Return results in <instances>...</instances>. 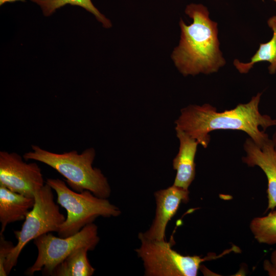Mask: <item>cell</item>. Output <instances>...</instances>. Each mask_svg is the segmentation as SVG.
<instances>
[{
  "instance_id": "obj_14",
  "label": "cell",
  "mask_w": 276,
  "mask_h": 276,
  "mask_svg": "<svg viewBox=\"0 0 276 276\" xmlns=\"http://www.w3.org/2000/svg\"><path fill=\"white\" fill-rule=\"evenodd\" d=\"M88 247L79 248L66 258L53 270L52 276H91L95 269L87 258Z\"/></svg>"
},
{
  "instance_id": "obj_3",
  "label": "cell",
  "mask_w": 276,
  "mask_h": 276,
  "mask_svg": "<svg viewBox=\"0 0 276 276\" xmlns=\"http://www.w3.org/2000/svg\"><path fill=\"white\" fill-rule=\"evenodd\" d=\"M32 150L25 153L26 160H34L44 163L62 175L73 190L81 192L90 191L95 196L107 199L111 188L101 170L93 167L96 152L89 148L79 154L76 150L56 153L32 145Z\"/></svg>"
},
{
  "instance_id": "obj_8",
  "label": "cell",
  "mask_w": 276,
  "mask_h": 276,
  "mask_svg": "<svg viewBox=\"0 0 276 276\" xmlns=\"http://www.w3.org/2000/svg\"><path fill=\"white\" fill-rule=\"evenodd\" d=\"M43 175L36 163H27L15 152L0 151V185L28 197L44 185Z\"/></svg>"
},
{
  "instance_id": "obj_21",
  "label": "cell",
  "mask_w": 276,
  "mask_h": 276,
  "mask_svg": "<svg viewBox=\"0 0 276 276\" xmlns=\"http://www.w3.org/2000/svg\"><path fill=\"white\" fill-rule=\"evenodd\" d=\"M17 1H21L25 2L26 0H0V5L2 6L7 3H13Z\"/></svg>"
},
{
  "instance_id": "obj_9",
  "label": "cell",
  "mask_w": 276,
  "mask_h": 276,
  "mask_svg": "<svg viewBox=\"0 0 276 276\" xmlns=\"http://www.w3.org/2000/svg\"><path fill=\"white\" fill-rule=\"evenodd\" d=\"M189 191L174 185L154 193L156 201V212L150 228L139 234L143 237L156 240H165L167 224L176 213L180 204L189 199Z\"/></svg>"
},
{
  "instance_id": "obj_6",
  "label": "cell",
  "mask_w": 276,
  "mask_h": 276,
  "mask_svg": "<svg viewBox=\"0 0 276 276\" xmlns=\"http://www.w3.org/2000/svg\"><path fill=\"white\" fill-rule=\"evenodd\" d=\"M141 245L135 249L143 263L146 276H196L202 262L217 258L183 256L172 248L171 242L146 239L140 234Z\"/></svg>"
},
{
  "instance_id": "obj_17",
  "label": "cell",
  "mask_w": 276,
  "mask_h": 276,
  "mask_svg": "<svg viewBox=\"0 0 276 276\" xmlns=\"http://www.w3.org/2000/svg\"><path fill=\"white\" fill-rule=\"evenodd\" d=\"M14 246L11 241L5 239L3 234H0V276L8 275L5 270V264Z\"/></svg>"
},
{
  "instance_id": "obj_12",
  "label": "cell",
  "mask_w": 276,
  "mask_h": 276,
  "mask_svg": "<svg viewBox=\"0 0 276 276\" xmlns=\"http://www.w3.org/2000/svg\"><path fill=\"white\" fill-rule=\"evenodd\" d=\"M34 198L13 192L0 185V234L9 223L24 220L34 204Z\"/></svg>"
},
{
  "instance_id": "obj_11",
  "label": "cell",
  "mask_w": 276,
  "mask_h": 276,
  "mask_svg": "<svg viewBox=\"0 0 276 276\" xmlns=\"http://www.w3.org/2000/svg\"><path fill=\"white\" fill-rule=\"evenodd\" d=\"M175 130L179 147L178 153L173 160V169L176 171L173 185L188 189L195 176V157L199 143L183 131Z\"/></svg>"
},
{
  "instance_id": "obj_20",
  "label": "cell",
  "mask_w": 276,
  "mask_h": 276,
  "mask_svg": "<svg viewBox=\"0 0 276 276\" xmlns=\"http://www.w3.org/2000/svg\"><path fill=\"white\" fill-rule=\"evenodd\" d=\"M274 149L276 152V129L272 135V139H271Z\"/></svg>"
},
{
  "instance_id": "obj_5",
  "label": "cell",
  "mask_w": 276,
  "mask_h": 276,
  "mask_svg": "<svg viewBox=\"0 0 276 276\" xmlns=\"http://www.w3.org/2000/svg\"><path fill=\"white\" fill-rule=\"evenodd\" d=\"M53 189L45 183L34 194V204L28 212L19 231H14L17 243L9 254L5 264V270L9 274L18 261L20 252L31 240L50 232H58L66 219L54 201Z\"/></svg>"
},
{
  "instance_id": "obj_18",
  "label": "cell",
  "mask_w": 276,
  "mask_h": 276,
  "mask_svg": "<svg viewBox=\"0 0 276 276\" xmlns=\"http://www.w3.org/2000/svg\"><path fill=\"white\" fill-rule=\"evenodd\" d=\"M264 267L265 270L268 271L269 275L276 276V267L274 266L270 261H265Z\"/></svg>"
},
{
  "instance_id": "obj_4",
  "label": "cell",
  "mask_w": 276,
  "mask_h": 276,
  "mask_svg": "<svg viewBox=\"0 0 276 276\" xmlns=\"http://www.w3.org/2000/svg\"><path fill=\"white\" fill-rule=\"evenodd\" d=\"M46 183L56 192L57 203L67 213L57 232L59 237L72 236L99 217H117L121 214L119 208L107 199L98 197L88 190L76 192L58 178H48Z\"/></svg>"
},
{
  "instance_id": "obj_10",
  "label": "cell",
  "mask_w": 276,
  "mask_h": 276,
  "mask_svg": "<svg viewBox=\"0 0 276 276\" xmlns=\"http://www.w3.org/2000/svg\"><path fill=\"white\" fill-rule=\"evenodd\" d=\"M246 156L242 162L248 166L259 167L265 173L267 179V194L268 205L266 211L276 208V152L271 139L259 145L250 137L243 145Z\"/></svg>"
},
{
  "instance_id": "obj_22",
  "label": "cell",
  "mask_w": 276,
  "mask_h": 276,
  "mask_svg": "<svg viewBox=\"0 0 276 276\" xmlns=\"http://www.w3.org/2000/svg\"><path fill=\"white\" fill-rule=\"evenodd\" d=\"M272 1H273L274 2L276 3V0H272Z\"/></svg>"
},
{
  "instance_id": "obj_19",
  "label": "cell",
  "mask_w": 276,
  "mask_h": 276,
  "mask_svg": "<svg viewBox=\"0 0 276 276\" xmlns=\"http://www.w3.org/2000/svg\"><path fill=\"white\" fill-rule=\"evenodd\" d=\"M270 261L274 266L276 267V249L271 252Z\"/></svg>"
},
{
  "instance_id": "obj_2",
  "label": "cell",
  "mask_w": 276,
  "mask_h": 276,
  "mask_svg": "<svg viewBox=\"0 0 276 276\" xmlns=\"http://www.w3.org/2000/svg\"><path fill=\"white\" fill-rule=\"evenodd\" d=\"M186 13L193 19L190 25L179 22L181 37L172 55L184 76L217 72L225 60L219 49L217 23L209 17L208 9L201 4H190Z\"/></svg>"
},
{
  "instance_id": "obj_16",
  "label": "cell",
  "mask_w": 276,
  "mask_h": 276,
  "mask_svg": "<svg viewBox=\"0 0 276 276\" xmlns=\"http://www.w3.org/2000/svg\"><path fill=\"white\" fill-rule=\"evenodd\" d=\"M37 4L41 8L45 16H50L57 9L67 4L82 7L94 14L96 18L102 23L105 28L111 27L110 21L107 19L94 6L91 0H31Z\"/></svg>"
},
{
  "instance_id": "obj_1",
  "label": "cell",
  "mask_w": 276,
  "mask_h": 276,
  "mask_svg": "<svg viewBox=\"0 0 276 276\" xmlns=\"http://www.w3.org/2000/svg\"><path fill=\"white\" fill-rule=\"evenodd\" d=\"M262 94L258 93L248 102L222 112L208 103L188 105L181 109L175 128L183 131L205 148L210 142V132L217 130L242 131L256 143L262 145L270 140L265 130L276 126L275 119L260 112Z\"/></svg>"
},
{
  "instance_id": "obj_15",
  "label": "cell",
  "mask_w": 276,
  "mask_h": 276,
  "mask_svg": "<svg viewBox=\"0 0 276 276\" xmlns=\"http://www.w3.org/2000/svg\"><path fill=\"white\" fill-rule=\"evenodd\" d=\"M249 228L259 243L276 244V210H272L266 216L253 218Z\"/></svg>"
},
{
  "instance_id": "obj_13",
  "label": "cell",
  "mask_w": 276,
  "mask_h": 276,
  "mask_svg": "<svg viewBox=\"0 0 276 276\" xmlns=\"http://www.w3.org/2000/svg\"><path fill=\"white\" fill-rule=\"evenodd\" d=\"M267 24L272 31V38L269 41L260 44L258 50L249 62H241L238 59L234 61V65L239 73H247L256 63L262 61L269 63L268 67L269 74L276 73V14L268 18Z\"/></svg>"
},
{
  "instance_id": "obj_7",
  "label": "cell",
  "mask_w": 276,
  "mask_h": 276,
  "mask_svg": "<svg viewBox=\"0 0 276 276\" xmlns=\"http://www.w3.org/2000/svg\"><path fill=\"white\" fill-rule=\"evenodd\" d=\"M98 233V226L91 223L67 237H57L51 232L37 237L33 243L37 249V256L25 274L32 276L41 271L43 275H51L54 268L76 249L86 247L93 250L100 241Z\"/></svg>"
}]
</instances>
